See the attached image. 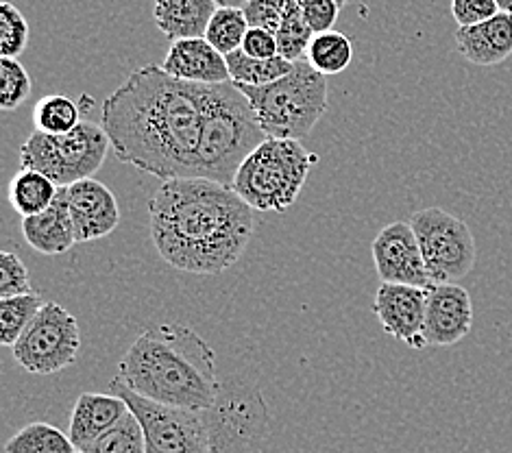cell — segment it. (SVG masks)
<instances>
[{
  "mask_svg": "<svg viewBox=\"0 0 512 453\" xmlns=\"http://www.w3.org/2000/svg\"><path fill=\"white\" fill-rule=\"evenodd\" d=\"M203 92L205 85L179 81L162 66L133 70L101 112L116 157L164 181L194 177Z\"/></svg>",
  "mask_w": 512,
  "mask_h": 453,
  "instance_id": "6da1fadb",
  "label": "cell"
},
{
  "mask_svg": "<svg viewBox=\"0 0 512 453\" xmlns=\"http://www.w3.org/2000/svg\"><path fill=\"white\" fill-rule=\"evenodd\" d=\"M75 453H85V451H79V449H77V451H75Z\"/></svg>",
  "mask_w": 512,
  "mask_h": 453,
  "instance_id": "ab89813d",
  "label": "cell"
},
{
  "mask_svg": "<svg viewBox=\"0 0 512 453\" xmlns=\"http://www.w3.org/2000/svg\"><path fill=\"white\" fill-rule=\"evenodd\" d=\"M473 327V303L458 284H430L425 303L423 336L428 347H451L467 338Z\"/></svg>",
  "mask_w": 512,
  "mask_h": 453,
  "instance_id": "5bb4252c",
  "label": "cell"
},
{
  "mask_svg": "<svg viewBox=\"0 0 512 453\" xmlns=\"http://www.w3.org/2000/svg\"><path fill=\"white\" fill-rule=\"evenodd\" d=\"M79 103L64 94H48L33 107V127L42 133H68L81 125Z\"/></svg>",
  "mask_w": 512,
  "mask_h": 453,
  "instance_id": "484cf974",
  "label": "cell"
},
{
  "mask_svg": "<svg viewBox=\"0 0 512 453\" xmlns=\"http://www.w3.org/2000/svg\"><path fill=\"white\" fill-rule=\"evenodd\" d=\"M214 453H262L268 440V406L255 384L225 382L216 403L205 410Z\"/></svg>",
  "mask_w": 512,
  "mask_h": 453,
  "instance_id": "9c48e42d",
  "label": "cell"
},
{
  "mask_svg": "<svg viewBox=\"0 0 512 453\" xmlns=\"http://www.w3.org/2000/svg\"><path fill=\"white\" fill-rule=\"evenodd\" d=\"M242 53L253 57V59H273L279 57V44L277 35L266 31V29H249L245 35V42H242Z\"/></svg>",
  "mask_w": 512,
  "mask_h": 453,
  "instance_id": "d590c367",
  "label": "cell"
},
{
  "mask_svg": "<svg viewBox=\"0 0 512 453\" xmlns=\"http://www.w3.org/2000/svg\"><path fill=\"white\" fill-rule=\"evenodd\" d=\"M336 3H338V5H340V7H343V5H345V3H347V0H336Z\"/></svg>",
  "mask_w": 512,
  "mask_h": 453,
  "instance_id": "f35d334b",
  "label": "cell"
},
{
  "mask_svg": "<svg viewBox=\"0 0 512 453\" xmlns=\"http://www.w3.org/2000/svg\"><path fill=\"white\" fill-rule=\"evenodd\" d=\"M31 292L35 290L24 262L11 251L0 253V299L31 295Z\"/></svg>",
  "mask_w": 512,
  "mask_h": 453,
  "instance_id": "1f68e13d",
  "label": "cell"
},
{
  "mask_svg": "<svg viewBox=\"0 0 512 453\" xmlns=\"http://www.w3.org/2000/svg\"><path fill=\"white\" fill-rule=\"evenodd\" d=\"M216 9V0H155L153 18L170 42L205 38Z\"/></svg>",
  "mask_w": 512,
  "mask_h": 453,
  "instance_id": "ffe728a7",
  "label": "cell"
},
{
  "mask_svg": "<svg viewBox=\"0 0 512 453\" xmlns=\"http://www.w3.org/2000/svg\"><path fill=\"white\" fill-rule=\"evenodd\" d=\"M249 29L251 27L247 22L245 11L240 7H218L210 24H207L205 40L210 42L218 53H223L227 57L231 53L240 51Z\"/></svg>",
  "mask_w": 512,
  "mask_h": 453,
  "instance_id": "4316f807",
  "label": "cell"
},
{
  "mask_svg": "<svg viewBox=\"0 0 512 453\" xmlns=\"http://www.w3.org/2000/svg\"><path fill=\"white\" fill-rule=\"evenodd\" d=\"M109 393L118 395L136 414L144 430L146 453H214L205 410L173 408L146 399L133 393L118 375L109 382Z\"/></svg>",
  "mask_w": 512,
  "mask_h": 453,
  "instance_id": "ba28073f",
  "label": "cell"
},
{
  "mask_svg": "<svg viewBox=\"0 0 512 453\" xmlns=\"http://www.w3.org/2000/svg\"><path fill=\"white\" fill-rule=\"evenodd\" d=\"M268 138L303 140L329 105L327 79L306 59L295 61L286 77L262 88H240Z\"/></svg>",
  "mask_w": 512,
  "mask_h": 453,
  "instance_id": "8992f818",
  "label": "cell"
},
{
  "mask_svg": "<svg viewBox=\"0 0 512 453\" xmlns=\"http://www.w3.org/2000/svg\"><path fill=\"white\" fill-rule=\"evenodd\" d=\"M497 5L502 11H508V14H512V0H497Z\"/></svg>",
  "mask_w": 512,
  "mask_h": 453,
  "instance_id": "74e56055",
  "label": "cell"
},
{
  "mask_svg": "<svg viewBox=\"0 0 512 453\" xmlns=\"http://www.w3.org/2000/svg\"><path fill=\"white\" fill-rule=\"evenodd\" d=\"M7 453H75L68 434L51 423H29L7 440Z\"/></svg>",
  "mask_w": 512,
  "mask_h": 453,
  "instance_id": "cb8c5ba5",
  "label": "cell"
},
{
  "mask_svg": "<svg viewBox=\"0 0 512 453\" xmlns=\"http://www.w3.org/2000/svg\"><path fill=\"white\" fill-rule=\"evenodd\" d=\"M151 240L177 271L221 275L253 236V207L234 186L203 177L166 179L149 199Z\"/></svg>",
  "mask_w": 512,
  "mask_h": 453,
  "instance_id": "7a4b0ae2",
  "label": "cell"
},
{
  "mask_svg": "<svg viewBox=\"0 0 512 453\" xmlns=\"http://www.w3.org/2000/svg\"><path fill=\"white\" fill-rule=\"evenodd\" d=\"M286 5L288 0H249L242 11H245L249 27L277 33V29L282 27Z\"/></svg>",
  "mask_w": 512,
  "mask_h": 453,
  "instance_id": "d6a6232c",
  "label": "cell"
},
{
  "mask_svg": "<svg viewBox=\"0 0 512 453\" xmlns=\"http://www.w3.org/2000/svg\"><path fill=\"white\" fill-rule=\"evenodd\" d=\"M227 66L229 79L238 88H262V85L286 77L295 61H288L282 55L273 59H253L242 51H236L227 55Z\"/></svg>",
  "mask_w": 512,
  "mask_h": 453,
  "instance_id": "7402d4cb",
  "label": "cell"
},
{
  "mask_svg": "<svg viewBox=\"0 0 512 453\" xmlns=\"http://www.w3.org/2000/svg\"><path fill=\"white\" fill-rule=\"evenodd\" d=\"M129 412L127 403L118 395L103 393H83L70 414L68 436L79 451L88 449L96 438L103 436L107 430L123 419Z\"/></svg>",
  "mask_w": 512,
  "mask_h": 453,
  "instance_id": "ac0fdd59",
  "label": "cell"
},
{
  "mask_svg": "<svg viewBox=\"0 0 512 453\" xmlns=\"http://www.w3.org/2000/svg\"><path fill=\"white\" fill-rule=\"evenodd\" d=\"M66 199L77 242L101 240L114 234L120 225V207L114 192L94 177L68 186Z\"/></svg>",
  "mask_w": 512,
  "mask_h": 453,
  "instance_id": "9a60e30c",
  "label": "cell"
},
{
  "mask_svg": "<svg viewBox=\"0 0 512 453\" xmlns=\"http://www.w3.org/2000/svg\"><path fill=\"white\" fill-rule=\"evenodd\" d=\"M425 303H428V288L382 284L375 292L373 312L388 336L406 342L412 349H425L428 347L423 336Z\"/></svg>",
  "mask_w": 512,
  "mask_h": 453,
  "instance_id": "4fadbf2b",
  "label": "cell"
},
{
  "mask_svg": "<svg viewBox=\"0 0 512 453\" xmlns=\"http://www.w3.org/2000/svg\"><path fill=\"white\" fill-rule=\"evenodd\" d=\"M410 225L417 234L432 284H458L475 266V238L471 227L441 207L414 212Z\"/></svg>",
  "mask_w": 512,
  "mask_h": 453,
  "instance_id": "30bf717a",
  "label": "cell"
},
{
  "mask_svg": "<svg viewBox=\"0 0 512 453\" xmlns=\"http://www.w3.org/2000/svg\"><path fill=\"white\" fill-rule=\"evenodd\" d=\"M497 0H451V16L458 27H473L499 14Z\"/></svg>",
  "mask_w": 512,
  "mask_h": 453,
  "instance_id": "836d02e7",
  "label": "cell"
},
{
  "mask_svg": "<svg viewBox=\"0 0 512 453\" xmlns=\"http://www.w3.org/2000/svg\"><path fill=\"white\" fill-rule=\"evenodd\" d=\"M112 149L103 125L83 120L68 133L35 131L20 146V168L40 170L59 188H68L81 179H90L105 164Z\"/></svg>",
  "mask_w": 512,
  "mask_h": 453,
  "instance_id": "52a82bcc",
  "label": "cell"
},
{
  "mask_svg": "<svg viewBox=\"0 0 512 453\" xmlns=\"http://www.w3.org/2000/svg\"><path fill=\"white\" fill-rule=\"evenodd\" d=\"M118 377L133 393L186 410H210L223 388L214 349L179 323L144 329L120 360Z\"/></svg>",
  "mask_w": 512,
  "mask_h": 453,
  "instance_id": "3957f363",
  "label": "cell"
},
{
  "mask_svg": "<svg viewBox=\"0 0 512 453\" xmlns=\"http://www.w3.org/2000/svg\"><path fill=\"white\" fill-rule=\"evenodd\" d=\"M11 349L14 360L27 373L53 375L64 371L77 362L81 349L77 318L64 305L48 301Z\"/></svg>",
  "mask_w": 512,
  "mask_h": 453,
  "instance_id": "8fae6325",
  "label": "cell"
},
{
  "mask_svg": "<svg viewBox=\"0 0 512 453\" xmlns=\"http://www.w3.org/2000/svg\"><path fill=\"white\" fill-rule=\"evenodd\" d=\"M216 3H218V7H245L247 3H249V0H216Z\"/></svg>",
  "mask_w": 512,
  "mask_h": 453,
  "instance_id": "8d00e7d4",
  "label": "cell"
},
{
  "mask_svg": "<svg viewBox=\"0 0 512 453\" xmlns=\"http://www.w3.org/2000/svg\"><path fill=\"white\" fill-rule=\"evenodd\" d=\"M29 44V24L22 11L5 0L0 5V55L18 59Z\"/></svg>",
  "mask_w": 512,
  "mask_h": 453,
  "instance_id": "4dcf8cb0",
  "label": "cell"
},
{
  "mask_svg": "<svg viewBox=\"0 0 512 453\" xmlns=\"http://www.w3.org/2000/svg\"><path fill=\"white\" fill-rule=\"evenodd\" d=\"M351 59H353V44L349 40V35L334 29L325 33H316L306 55L308 64L314 70H319L325 77L340 75V72L349 68Z\"/></svg>",
  "mask_w": 512,
  "mask_h": 453,
  "instance_id": "603a6c76",
  "label": "cell"
},
{
  "mask_svg": "<svg viewBox=\"0 0 512 453\" xmlns=\"http://www.w3.org/2000/svg\"><path fill=\"white\" fill-rule=\"evenodd\" d=\"M22 236L33 251L42 255H62L75 247L77 234L68 212L66 188H59L57 199L48 210L22 218Z\"/></svg>",
  "mask_w": 512,
  "mask_h": 453,
  "instance_id": "d6986e66",
  "label": "cell"
},
{
  "mask_svg": "<svg viewBox=\"0 0 512 453\" xmlns=\"http://www.w3.org/2000/svg\"><path fill=\"white\" fill-rule=\"evenodd\" d=\"M42 305L44 299L40 292L0 299V345L14 347L33 323V318L38 316Z\"/></svg>",
  "mask_w": 512,
  "mask_h": 453,
  "instance_id": "d4e9b609",
  "label": "cell"
},
{
  "mask_svg": "<svg viewBox=\"0 0 512 453\" xmlns=\"http://www.w3.org/2000/svg\"><path fill=\"white\" fill-rule=\"evenodd\" d=\"M454 40L458 53L475 66L493 68L504 64L512 55V14L499 11L486 22L473 24V27H458Z\"/></svg>",
  "mask_w": 512,
  "mask_h": 453,
  "instance_id": "e0dca14e",
  "label": "cell"
},
{
  "mask_svg": "<svg viewBox=\"0 0 512 453\" xmlns=\"http://www.w3.org/2000/svg\"><path fill=\"white\" fill-rule=\"evenodd\" d=\"M319 155L301 140L266 138L242 166L231 186L253 210L286 212L297 203Z\"/></svg>",
  "mask_w": 512,
  "mask_h": 453,
  "instance_id": "5b68a950",
  "label": "cell"
},
{
  "mask_svg": "<svg viewBox=\"0 0 512 453\" xmlns=\"http://www.w3.org/2000/svg\"><path fill=\"white\" fill-rule=\"evenodd\" d=\"M85 453H146L144 430L131 410L120 419L112 430H107Z\"/></svg>",
  "mask_w": 512,
  "mask_h": 453,
  "instance_id": "f1b7e54d",
  "label": "cell"
},
{
  "mask_svg": "<svg viewBox=\"0 0 512 453\" xmlns=\"http://www.w3.org/2000/svg\"><path fill=\"white\" fill-rule=\"evenodd\" d=\"M57 194V183L51 177L40 173V170L31 168H20L18 173L11 177L7 190L11 207H14L16 214H20L22 218L42 214L44 210H48V207L55 203Z\"/></svg>",
  "mask_w": 512,
  "mask_h": 453,
  "instance_id": "44dd1931",
  "label": "cell"
},
{
  "mask_svg": "<svg viewBox=\"0 0 512 453\" xmlns=\"http://www.w3.org/2000/svg\"><path fill=\"white\" fill-rule=\"evenodd\" d=\"M373 264L382 284H404L428 288L432 279L423 262L417 234L410 223L395 220L373 240Z\"/></svg>",
  "mask_w": 512,
  "mask_h": 453,
  "instance_id": "7c38bea8",
  "label": "cell"
},
{
  "mask_svg": "<svg viewBox=\"0 0 512 453\" xmlns=\"http://www.w3.org/2000/svg\"><path fill=\"white\" fill-rule=\"evenodd\" d=\"M277 44L279 55L288 61H301L306 59L310 42L314 38V31L301 14V7L297 0H288L286 14L282 20V27L277 29Z\"/></svg>",
  "mask_w": 512,
  "mask_h": 453,
  "instance_id": "83f0119b",
  "label": "cell"
},
{
  "mask_svg": "<svg viewBox=\"0 0 512 453\" xmlns=\"http://www.w3.org/2000/svg\"><path fill=\"white\" fill-rule=\"evenodd\" d=\"M301 14L310 24V29L316 33L332 31L340 14V5L336 0H297Z\"/></svg>",
  "mask_w": 512,
  "mask_h": 453,
  "instance_id": "e575fe53",
  "label": "cell"
},
{
  "mask_svg": "<svg viewBox=\"0 0 512 453\" xmlns=\"http://www.w3.org/2000/svg\"><path fill=\"white\" fill-rule=\"evenodd\" d=\"M0 81H3V88H0V107L5 112H14V109L22 107L24 101L31 96L33 81L27 68L18 59H0Z\"/></svg>",
  "mask_w": 512,
  "mask_h": 453,
  "instance_id": "f546056e",
  "label": "cell"
},
{
  "mask_svg": "<svg viewBox=\"0 0 512 453\" xmlns=\"http://www.w3.org/2000/svg\"><path fill=\"white\" fill-rule=\"evenodd\" d=\"M268 136L253 114L249 99L231 81L205 85L201 140L194 177L231 186L242 162Z\"/></svg>",
  "mask_w": 512,
  "mask_h": 453,
  "instance_id": "277c9868",
  "label": "cell"
},
{
  "mask_svg": "<svg viewBox=\"0 0 512 453\" xmlns=\"http://www.w3.org/2000/svg\"><path fill=\"white\" fill-rule=\"evenodd\" d=\"M162 68L170 77L188 83L216 85L231 81L227 57L223 53H218L205 38L170 42Z\"/></svg>",
  "mask_w": 512,
  "mask_h": 453,
  "instance_id": "2e32d148",
  "label": "cell"
}]
</instances>
